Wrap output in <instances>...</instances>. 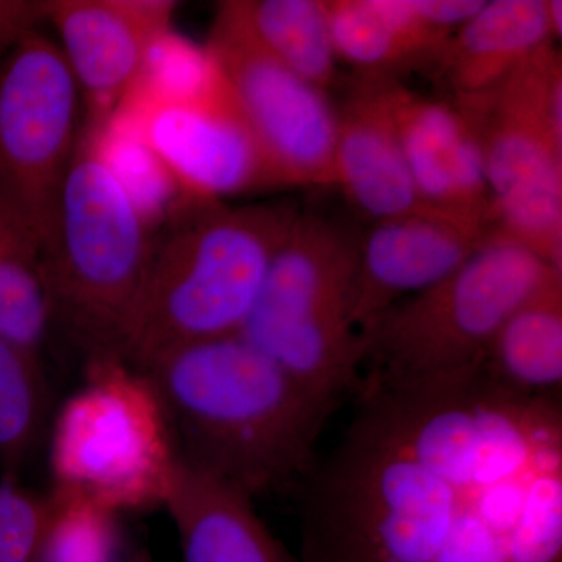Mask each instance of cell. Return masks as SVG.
I'll return each instance as SVG.
<instances>
[{
  "label": "cell",
  "mask_w": 562,
  "mask_h": 562,
  "mask_svg": "<svg viewBox=\"0 0 562 562\" xmlns=\"http://www.w3.org/2000/svg\"><path fill=\"white\" fill-rule=\"evenodd\" d=\"M301 486V562H562V408L482 371L362 376Z\"/></svg>",
  "instance_id": "cell-1"
},
{
  "label": "cell",
  "mask_w": 562,
  "mask_h": 562,
  "mask_svg": "<svg viewBox=\"0 0 562 562\" xmlns=\"http://www.w3.org/2000/svg\"><path fill=\"white\" fill-rule=\"evenodd\" d=\"M139 371L160 397L179 460L251 501L301 486L338 408L239 335L176 347Z\"/></svg>",
  "instance_id": "cell-2"
},
{
  "label": "cell",
  "mask_w": 562,
  "mask_h": 562,
  "mask_svg": "<svg viewBox=\"0 0 562 562\" xmlns=\"http://www.w3.org/2000/svg\"><path fill=\"white\" fill-rule=\"evenodd\" d=\"M183 206L154 238L114 349L136 369L176 347L238 335L302 211L291 201Z\"/></svg>",
  "instance_id": "cell-3"
},
{
  "label": "cell",
  "mask_w": 562,
  "mask_h": 562,
  "mask_svg": "<svg viewBox=\"0 0 562 562\" xmlns=\"http://www.w3.org/2000/svg\"><path fill=\"white\" fill-rule=\"evenodd\" d=\"M150 216L111 160L106 124L83 121L43 243L54 321L114 353L150 260Z\"/></svg>",
  "instance_id": "cell-4"
},
{
  "label": "cell",
  "mask_w": 562,
  "mask_h": 562,
  "mask_svg": "<svg viewBox=\"0 0 562 562\" xmlns=\"http://www.w3.org/2000/svg\"><path fill=\"white\" fill-rule=\"evenodd\" d=\"M561 276L522 244L491 231L452 276L362 325V376L416 384L480 371L503 322Z\"/></svg>",
  "instance_id": "cell-5"
},
{
  "label": "cell",
  "mask_w": 562,
  "mask_h": 562,
  "mask_svg": "<svg viewBox=\"0 0 562 562\" xmlns=\"http://www.w3.org/2000/svg\"><path fill=\"white\" fill-rule=\"evenodd\" d=\"M358 246L360 236L344 222L301 211L238 333L335 406L362 376L360 331L351 322Z\"/></svg>",
  "instance_id": "cell-6"
},
{
  "label": "cell",
  "mask_w": 562,
  "mask_h": 562,
  "mask_svg": "<svg viewBox=\"0 0 562 562\" xmlns=\"http://www.w3.org/2000/svg\"><path fill=\"white\" fill-rule=\"evenodd\" d=\"M177 461L149 376L111 351L90 353L83 384L52 424L54 491L113 514L140 512L162 506Z\"/></svg>",
  "instance_id": "cell-7"
},
{
  "label": "cell",
  "mask_w": 562,
  "mask_h": 562,
  "mask_svg": "<svg viewBox=\"0 0 562 562\" xmlns=\"http://www.w3.org/2000/svg\"><path fill=\"white\" fill-rule=\"evenodd\" d=\"M483 158L492 231L562 271V66L554 46L490 90L457 95Z\"/></svg>",
  "instance_id": "cell-8"
},
{
  "label": "cell",
  "mask_w": 562,
  "mask_h": 562,
  "mask_svg": "<svg viewBox=\"0 0 562 562\" xmlns=\"http://www.w3.org/2000/svg\"><path fill=\"white\" fill-rule=\"evenodd\" d=\"M110 124L131 132L180 192L181 203H224L233 195L279 188L213 58L190 83L140 79Z\"/></svg>",
  "instance_id": "cell-9"
},
{
  "label": "cell",
  "mask_w": 562,
  "mask_h": 562,
  "mask_svg": "<svg viewBox=\"0 0 562 562\" xmlns=\"http://www.w3.org/2000/svg\"><path fill=\"white\" fill-rule=\"evenodd\" d=\"M83 124L60 47L35 31L0 58V201L46 238Z\"/></svg>",
  "instance_id": "cell-10"
},
{
  "label": "cell",
  "mask_w": 562,
  "mask_h": 562,
  "mask_svg": "<svg viewBox=\"0 0 562 562\" xmlns=\"http://www.w3.org/2000/svg\"><path fill=\"white\" fill-rule=\"evenodd\" d=\"M205 49L224 74L279 188L333 187L338 110L327 91L255 38L238 2H222Z\"/></svg>",
  "instance_id": "cell-11"
},
{
  "label": "cell",
  "mask_w": 562,
  "mask_h": 562,
  "mask_svg": "<svg viewBox=\"0 0 562 562\" xmlns=\"http://www.w3.org/2000/svg\"><path fill=\"white\" fill-rule=\"evenodd\" d=\"M171 0H50L46 21L79 87L83 121L109 124L172 33Z\"/></svg>",
  "instance_id": "cell-12"
},
{
  "label": "cell",
  "mask_w": 562,
  "mask_h": 562,
  "mask_svg": "<svg viewBox=\"0 0 562 562\" xmlns=\"http://www.w3.org/2000/svg\"><path fill=\"white\" fill-rule=\"evenodd\" d=\"M403 157L425 209L461 227L492 231L491 192L471 125L453 102L376 77Z\"/></svg>",
  "instance_id": "cell-13"
},
{
  "label": "cell",
  "mask_w": 562,
  "mask_h": 562,
  "mask_svg": "<svg viewBox=\"0 0 562 562\" xmlns=\"http://www.w3.org/2000/svg\"><path fill=\"white\" fill-rule=\"evenodd\" d=\"M484 236L432 214L372 222L358 246L351 305L357 330L394 303L452 276Z\"/></svg>",
  "instance_id": "cell-14"
},
{
  "label": "cell",
  "mask_w": 562,
  "mask_h": 562,
  "mask_svg": "<svg viewBox=\"0 0 562 562\" xmlns=\"http://www.w3.org/2000/svg\"><path fill=\"white\" fill-rule=\"evenodd\" d=\"M336 110L333 187L371 224L431 214L414 187L376 77L364 76Z\"/></svg>",
  "instance_id": "cell-15"
},
{
  "label": "cell",
  "mask_w": 562,
  "mask_h": 562,
  "mask_svg": "<svg viewBox=\"0 0 562 562\" xmlns=\"http://www.w3.org/2000/svg\"><path fill=\"white\" fill-rule=\"evenodd\" d=\"M162 506L183 562H301L273 538L251 498L187 462L177 461Z\"/></svg>",
  "instance_id": "cell-16"
},
{
  "label": "cell",
  "mask_w": 562,
  "mask_h": 562,
  "mask_svg": "<svg viewBox=\"0 0 562 562\" xmlns=\"http://www.w3.org/2000/svg\"><path fill=\"white\" fill-rule=\"evenodd\" d=\"M553 43L547 0H494L453 33L432 69L454 98L475 94Z\"/></svg>",
  "instance_id": "cell-17"
},
{
  "label": "cell",
  "mask_w": 562,
  "mask_h": 562,
  "mask_svg": "<svg viewBox=\"0 0 562 562\" xmlns=\"http://www.w3.org/2000/svg\"><path fill=\"white\" fill-rule=\"evenodd\" d=\"M482 372L514 394L558 395L562 384V276L503 322L484 355Z\"/></svg>",
  "instance_id": "cell-18"
},
{
  "label": "cell",
  "mask_w": 562,
  "mask_h": 562,
  "mask_svg": "<svg viewBox=\"0 0 562 562\" xmlns=\"http://www.w3.org/2000/svg\"><path fill=\"white\" fill-rule=\"evenodd\" d=\"M52 322L43 239L0 201V336L41 357Z\"/></svg>",
  "instance_id": "cell-19"
},
{
  "label": "cell",
  "mask_w": 562,
  "mask_h": 562,
  "mask_svg": "<svg viewBox=\"0 0 562 562\" xmlns=\"http://www.w3.org/2000/svg\"><path fill=\"white\" fill-rule=\"evenodd\" d=\"M244 21L269 54L327 91L336 76L324 0H236Z\"/></svg>",
  "instance_id": "cell-20"
},
{
  "label": "cell",
  "mask_w": 562,
  "mask_h": 562,
  "mask_svg": "<svg viewBox=\"0 0 562 562\" xmlns=\"http://www.w3.org/2000/svg\"><path fill=\"white\" fill-rule=\"evenodd\" d=\"M46 417L41 357L0 336V465L5 475H16L35 449Z\"/></svg>",
  "instance_id": "cell-21"
},
{
  "label": "cell",
  "mask_w": 562,
  "mask_h": 562,
  "mask_svg": "<svg viewBox=\"0 0 562 562\" xmlns=\"http://www.w3.org/2000/svg\"><path fill=\"white\" fill-rule=\"evenodd\" d=\"M324 7L338 60L368 77H391L394 70L420 65L382 0H324Z\"/></svg>",
  "instance_id": "cell-22"
},
{
  "label": "cell",
  "mask_w": 562,
  "mask_h": 562,
  "mask_svg": "<svg viewBox=\"0 0 562 562\" xmlns=\"http://www.w3.org/2000/svg\"><path fill=\"white\" fill-rule=\"evenodd\" d=\"M49 497V524L38 562H110L116 514L58 491Z\"/></svg>",
  "instance_id": "cell-23"
},
{
  "label": "cell",
  "mask_w": 562,
  "mask_h": 562,
  "mask_svg": "<svg viewBox=\"0 0 562 562\" xmlns=\"http://www.w3.org/2000/svg\"><path fill=\"white\" fill-rule=\"evenodd\" d=\"M50 517L49 495L24 486L16 475L0 482V562H38Z\"/></svg>",
  "instance_id": "cell-24"
},
{
  "label": "cell",
  "mask_w": 562,
  "mask_h": 562,
  "mask_svg": "<svg viewBox=\"0 0 562 562\" xmlns=\"http://www.w3.org/2000/svg\"><path fill=\"white\" fill-rule=\"evenodd\" d=\"M46 21V2H0V54L13 49Z\"/></svg>",
  "instance_id": "cell-25"
},
{
  "label": "cell",
  "mask_w": 562,
  "mask_h": 562,
  "mask_svg": "<svg viewBox=\"0 0 562 562\" xmlns=\"http://www.w3.org/2000/svg\"><path fill=\"white\" fill-rule=\"evenodd\" d=\"M547 16H549L550 31L553 41L561 40L562 35V2L561 0H547Z\"/></svg>",
  "instance_id": "cell-26"
}]
</instances>
